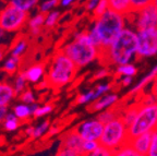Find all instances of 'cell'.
<instances>
[{"label": "cell", "mask_w": 157, "mask_h": 156, "mask_svg": "<svg viewBox=\"0 0 157 156\" xmlns=\"http://www.w3.org/2000/svg\"><path fill=\"white\" fill-rule=\"evenodd\" d=\"M12 111L14 112V115L19 118L21 121H26L33 116V111L31 105H27L24 103H19L15 104L12 108Z\"/></svg>", "instance_id": "18"}, {"label": "cell", "mask_w": 157, "mask_h": 156, "mask_svg": "<svg viewBox=\"0 0 157 156\" xmlns=\"http://www.w3.org/2000/svg\"><path fill=\"white\" fill-rule=\"evenodd\" d=\"M108 70H106V69H101V70H98L97 71V73L94 76V79H103V78H105V76H108Z\"/></svg>", "instance_id": "44"}, {"label": "cell", "mask_w": 157, "mask_h": 156, "mask_svg": "<svg viewBox=\"0 0 157 156\" xmlns=\"http://www.w3.org/2000/svg\"><path fill=\"white\" fill-rule=\"evenodd\" d=\"M137 53V35L133 29L125 27L115 38L110 46L101 50L99 59L110 64L121 66L130 64Z\"/></svg>", "instance_id": "1"}, {"label": "cell", "mask_w": 157, "mask_h": 156, "mask_svg": "<svg viewBox=\"0 0 157 156\" xmlns=\"http://www.w3.org/2000/svg\"><path fill=\"white\" fill-rule=\"evenodd\" d=\"M17 97H19L20 102L24 103V104H27V105H32V104H34L35 103L34 93H33L32 90H29V88H26L24 92L21 93Z\"/></svg>", "instance_id": "32"}, {"label": "cell", "mask_w": 157, "mask_h": 156, "mask_svg": "<svg viewBox=\"0 0 157 156\" xmlns=\"http://www.w3.org/2000/svg\"><path fill=\"white\" fill-rule=\"evenodd\" d=\"M78 69L75 64L62 50L56 53L47 71L46 81L48 86L59 88L69 84L74 79Z\"/></svg>", "instance_id": "4"}, {"label": "cell", "mask_w": 157, "mask_h": 156, "mask_svg": "<svg viewBox=\"0 0 157 156\" xmlns=\"http://www.w3.org/2000/svg\"><path fill=\"white\" fill-rule=\"evenodd\" d=\"M117 73L123 76H134L137 73V69L132 64H121V66H117Z\"/></svg>", "instance_id": "28"}, {"label": "cell", "mask_w": 157, "mask_h": 156, "mask_svg": "<svg viewBox=\"0 0 157 156\" xmlns=\"http://www.w3.org/2000/svg\"><path fill=\"white\" fill-rule=\"evenodd\" d=\"M27 47H29V44H27V41L25 38H19L17 39L14 44H13L12 48L10 50V56H14V57H21L26 53Z\"/></svg>", "instance_id": "22"}, {"label": "cell", "mask_w": 157, "mask_h": 156, "mask_svg": "<svg viewBox=\"0 0 157 156\" xmlns=\"http://www.w3.org/2000/svg\"><path fill=\"white\" fill-rule=\"evenodd\" d=\"M56 156H84V155L78 153V152L73 151V150H71V149H68V147H64L60 145Z\"/></svg>", "instance_id": "40"}, {"label": "cell", "mask_w": 157, "mask_h": 156, "mask_svg": "<svg viewBox=\"0 0 157 156\" xmlns=\"http://www.w3.org/2000/svg\"><path fill=\"white\" fill-rule=\"evenodd\" d=\"M9 109H8V106H0V124H2L3 120L7 117Z\"/></svg>", "instance_id": "43"}, {"label": "cell", "mask_w": 157, "mask_h": 156, "mask_svg": "<svg viewBox=\"0 0 157 156\" xmlns=\"http://www.w3.org/2000/svg\"><path fill=\"white\" fill-rule=\"evenodd\" d=\"M137 53L139 58H148L157 55V27L137 29Z\"/></svg>", "instance_id": "8"}, {"label": "cell", "mask_w": 157, "mask_h": 156, "mask_svg": "<svg viewBox=\"0 0 157 156\" xmlns=\"http://www.w3.org/2000/svg\"><path fill=\"white\" fill-rule=\"evenodd\" d=\"M104 126L105 124L103 122L95 118V119L84 120L74 129L84 141H99L104 131Z\"/></svg>", "instance_id": "9"}, {"label": "cell", "mask_w": 157, "mask_h": 156, "mask_svg": "<svg viewBox=\"0 0 157 156\" xmlns=\"http://www.w3.org/2000/svg\"><path fill=\"white\" fill-rule=\"evenodd\" d=\"M152 95L154 96V98L157 102V76L153 81V88H152Z\"/></svg>", "instance_id": "45"}, {"label": "cell", "mask_w": 157, "mask_h": 156, "mask_svg": "<svg viewBox=\"0 0 157 156\" xmlns=\"http://www.w3.org/2000/svg\"><path fill=\"white\" fill-rule=\"evenodd\" d=\"M59 3H60V0H45V1H43V2L39 5L38 11L47 14L48 12L52 11Z\"/></svg>", "instance_id": "31"}, {"label": "cell", "mask_w": 157, "mask_h": 156, "mask_svg": "<svg viewBox=\"0 0 157 156\" xmlns=\"http://www.w3.org/2000/svg\"><path fill=\"white\" fill-rule=\"evenodd\" d=\"M99 1H101V0H87V1H86V6H85L86 10H87V11H94Z\"/></svg>", "instance_id": "42"}, {"label": "cell", "mask_w": 157, "mask_h": 156, "mask_svg": "<svg viewBox=\"0 0 157 156\" xmlns=\"http://www.w3.org/2000/svg\"><path fill=\"white\" fill-rule=\"evenodd\" d=\"M133 76H124V78L122 79V85L123 86H129L131 84V83L133 82Z\"/></svg>", "instance_id": "47"}, {"label": "cell", "mask_w": 157, "mask_h": 156, "mask_svg": "<svg viewBox=\"0 0 157 156\" xmlns=\"http://www.w3.org/2000/svg\"><path fill=\"white\" fill-rule=\"evenodd\" d=\"M54 109V106L50 105V104H46V105L39 106L38 109L35 111L34 117L35 118H40V117H45V116L49 115L50 112Z\"/></svg>", "instance_id": "35"}, {"label": "cell", "mask_w": 157, "mask_h": 156, "mask_svg": "<svg viewBox=\"0 0 157 156\" xmlns=\"http://www.w3.org/2000/svg\"><path fill=\"white\" fill-rule=\"evenodd\" d=\"M17 97L12 84L0 82V106H9Z\"/></svg>", "instance_id": "15"}, {"label": "cell", "mask_w": 157, "mask_h": 156, "mask_svg": "<svg viewBox=\"0 0 157 156\" xmlns=\"http://www.w3.org/2000/svg\"><path fill=\"white\" fill-rule=\"evenodd\" d=\"M99 145H101L99 141H84V143H83V153H84V155L94 152L98 146H99Z\"/></svg>", "instance_id": "39"}, {"label": "cell", "mask_w": 157, "mask_h": 156, "mask_svg": "<svg viewBox=\"0 0 157 156\" xmlns=\"http://www.w3.org/2000/svg\"><path fill=\"white\" fill-rule=\"evenodd\" d=\"M108 9H109V3H108V0H101V1L98 2L97 7H96L95 10L93 11L94 17H95V18L101 17V15L104 14V13H105Z\"/></svg>", "instance_id": "34"}, {"label": "cell", "mask_w": 157, "mask_h": 156, "mask_svg": "<svg viewBox=\"0 0 157 156\" xmlns=\"http://www.w3.org/2000/svg\"><path fill=\"white\" fill-rule=\"evenodd\" d=\"M7 34L8 32H6L5 29L0 26V44H3V41L7 39Z\"/></svg>", "instance_id": "46"}, {"label": "cell", "mask_w": 157, "mask_h": 156, "mask_svg": "<svg viewBox=\"0 0 157 156\" xmlns=\"http://www.w3.org/2000/svg\"><path fill=\"white\" fill-rule=\"evenodd\" d=\"M61 50L73 61L78 68H84L91 64L101 56L99 48L94 46L90 41L87 31L75 33L73 39L69 41Z\"/></svg>", "instance_id": "2"}, {"label": "cell", "mask_w": 157, "mask_h": 156, "mask_svg": "<svg viewBox=\"0 0 157 156\" xmlns=\"http://www.w3.org/2000/svg\"><path fill=\"white\" fill-rule=\"evenodd\" d=\"M29 19V12L10 3L0 11V26L8 33L19 32L27 24Z\"/></svg>", "instance_id": "7"}, {"label": "cell", "mask_w": 157, "mask_h": 156, "mask_svg": "<svg viewBox=\"0 0 157 156\" xmlns=\"http://www.w3.org/2000/svg\"><path fill=\"white\" fill-rule=\"evenodd\" d=\"M25 76L29 83L32 84H38L44 80L45 76V66L43 64H36L29 67L26 70H24Z\"/></svg>", "instance_id": "14"}, {"label": "cell", "mask_w": 157, "mask_h": 156, "mask_svg": "<svg viewBox=\"0 0 157 156\" xmlns=\"http://www.w3.org/2000/svg\"><path fill=\"white\" fill-rule=\"evenodd\" d=\"M58 132H60V128L59 127H52L50 129H49L48 131V137H52V135H55V134H57Z\"/></svg>", "instance_id": "49"}, {"label": "cell", "mask_w": 157, "mask_h": 156, "mask_svg": "<svg viewBox=\"0 0 157 156\" xmlns=\"http://www.w3.org/2000/svg\"><path fill=\"white\" fill-rule=\"evenodd\" d=\"M119 97L117 94H108V95H103L98 99L94 100L91 103V106L88 107L90 111H103L107 108L111 107L118 102Z\"/></svg>", "instance_id": "13"}, {"label": "cell", "mask_w": 157, "mask_h": 156, "mask_svg": "<svg viewBox=\"0 0 157 156\" xmlns=\"http://www.w3.org/2000/svg\"><path fill=\"white\" fill-rule=\"evenodd\" d=\"M146 156H157V131H153L152 135V142H151V146L148 150V153Z\"/></svg>", "instance_id": "41"}, {"label": "cell", "mask_w": 157, "mask_h": 156, "mask_svg": "<svg viewBox=\"0 0 157 156\" xmlns=\"http://www.w3.org/2000/svg\"><path fill=\"white\" fill-rule=\"evenodd\" d=\"M110 88H111L110 84H101V85H98L97 88L94 90V100L98 99L99 97H101L103 95H105L106 93L110 90Z\"/></svg>", "instance_id": "38"}, {"label": "cell", "mask_w": 157, "mask_h": 156, "mask_svg": "<svg viewBox=\"0 0 157 156\" xmlns=\"http://www.w3.org/2000/svg\"><path fill=\"white\" fill-rule=\"evenodd\" d=\"M152 135H153V132H145V133H142L140 135H137V137L130 139L128 141V143L130 144L136 152L146 156L151 146Z\"/></svg>", "instance_id": "12"}, {"label": "cell", "mask_w": 157, "mask_h": 156, "mask_svg": "<svg viewBox=\"0 0 157 156\" xmlns=\"http://www.w3.org/2000/svg\"><path fill=\"white\" fill-rule=\"evenodd\" d=\"M49 129H50V123H49L48 120H46V121H44V122H40L39 124H37V126L34 127V132H33L32 138H34V139L42 138L43 135L48 133Z\"/></svg>", "instance_id": "29"}, {"label": "cell", "mask_w": 157, "mask_h": 156, "mask_svg": "<svg viewBox=\"0 0 157 156\" xmlns=\"http://www.w3.org/2000/svg\"><path fill=\"white\" fill-rule=\"evenodd\" d=\"M127 15L108 9L101 17L95 18L93 27L101 41V50L110 46L115 38L125 29Z\"/></svg>", "instance_id": "3"}, {"label": "cell", "mask_w": 157, "mask_h": 156, "mask_svg": "<svg viewBox=\"0 0 157 156\" xmlns=\"http://www.w3.org/2000/svg\"><path fill=\"white\" fill-rule=\"evenodd\" d=\"M153 3H154V5L157 7V0H153Z\"/></svg>", "instance_id": "52"}, {"label": "cell", "mask_w": 157, "mask_h": 156, "mask_svg": "<svg viewBox=\"0 0 157 156\" xmlns=\"http://www.w3.org/2000/svg\"><path fill=\"white\" fill-rule=\"evenodd\" d=\"M60 12L57 11V10H52L50 12H48L46 14V20H45V26L48 27V29H52L55 25L57 24V22L60 19Z\"/></svg>", "instance_id": "30"}, {"label": "cell", "mask_w": 157, "mask_h": 156, "mask_svg": "<svg viewBox=\"0 0 157 156\" xmlns=\"http://www.w3.org/2000/svg\"><path fill=\"white\" fill-rule=\"evenodd\" d=\"M117 117H119V111L117 110L116 106H113V107H109V108H107V109L103 110V111L97 116V119L101 122H103L104 124H106Z\"/></svg>", "instance_id": "25"}, {"label": "cell", "mask_w": 157, "mask_h": 156, "mask_svg": "<svg viewBox=\"0 0 157 156\" xmlns=\"http://www.w3.org/2000/svg\"><path fill=\"white\" fill-rule=\"evenodd\" d=\"M39 0H10V5L14 6L19 9L29 12L32 9H34L38 5Z\"/></svg>", "instance_id": "26"}, {"label": "cell", "mask_w": 157, "mask_h": 156, "mask_svg": "<svg viewBox=\"0 0 157 156\" xmlns=\"http://www.w3.org/2000/svg\"><path fill=\"white\" fill-rule=\"evenodd\" d=\"M156 76H157V66H155L154 68H153L152 70H151L150 72H148V73H147L146 76H145L144 78L140 81V82L137 83L136 85H135L134 88L130 91V92H129V95H134V94L139 93L142 88H145V85H146L147 83L154 81V79L156 78Z\"/></svg>", "instance_id": "19"}, {"label": "cell", "mask_w": 157, "mask_h": 156, "mask_svg": "<svg viewBox=\"0 0 157 156\" xmlns=\"http://www.w3.org/2000/svg\"><path fill=\"white\" fill-rule=\"evenodd\" d=\"M128 127L121 116L115 118L104 126L103 134L99 140L101 145L115 151L128 143Z\"/></svg>", "instance_id": "6"}, {"label": "cell", "mask_w": 157, "mask_h": 156, "mask_svg": "<svg viewBox=\"0 0 157 156\" xmlns=\"http://www.w3.org/2000/svg\"><path fill=\"white\" fill-rule=\"evenodd\" d=\"M24 132H25V134H26L27 137H31L32 138V135H33V132H34V126H27L26 128H25V130H24Z\"/></svg>", "instance_id": "48"}, {"label": "cell", "mask_w": 157, "mask_h": 156, "mask_svg": "<svg viewBox=\"0 0 157 156\" xmlns=\"http://www.w3.org/2000/svg\"><path fill=\"white\" fill-rule=\"evenodd\" d=\"M113 150L108 149V147L104 146V145H99L94 152L86 154L84 156H113Z\"/></svg>", "instance_id": "33"}, {"label": "cell", "mask_w": 157, "mask_h": 156, "mask_svg": "<svg viewBox=\"0 0 157 156\" xmlns=\"http://www.w3.org/2000/svg\"><path fill=\"white\" fill-rule=\"evenodd\" d=\"M83 143H84V140L82 139L81 135L76 132L75 129L67 132L63 137H62V140H61V146L71 149V150H73V151L78 152V153L82 154V155H84Z\"/></svg>", "instance_id": "11"}, {"label": "cell", "mask_w": 157, "mask_h": 156, "mask_svg": "<svg viewBox=\"0 0 157 156\" xmlns=\"http://www.w3.org/2000/svg\"><path fill=\"white\" fill-rule=\"evenodd\" d=\"M108 3H109V9L127 17L132 12L131 0H108Z\"/></svg>", "instance_id": "17"}, {"label": "cell", "mask_w": 157, "mask_h": 156, "mask_svg": "<svg viewBox=\"0 0 157 156\" xmlns=\"http://www.w3.org/2000/svg\"><path fill=\"white\" fill-rule=\"evenodd\" d=\"M21 120L14 115V112L13 111H9L8 112L7 117L6 119L3 120L2 122V127L6 131L8 132H13L20 127V124H21Z\"/></svg>", "instance_id": "20"}, {"label": "cell", "mask_w": 157, "mask_h": 156, "mask_svg": "<svg viewBox=\"0 0 157 156\" xmlns=\"http://www.w3.org/2000/svg\"><path fill=\"white\" fill-rule=\"evenodd\" d=\"M3 56H5V49H3L2 46H0V62L2 61Z\"/></svg>", "instance_id": "51"}, {"label": "cell", "mask_w": 157, "mask_h": 156, "mask_svg": "<svg viewBox=\"0 0 157 156\" xmlns=\"http://www.w3.org/2000/svg\"><path fill=\"white\" fill-rule=\"evenodd\" d=\"M27 83H29V81L26 80L24 71H20V72H17V74L15 76L14 81H13V84H12L17 96L27 88Z\"/></svg>", "instance_id": "21"}, {"label": "cell", "mask_w": 157, "mask_h": 156, "mask_svg": "<svg viewBox=\"0 0 157 156\" xmlns=\"http://www.w3.org/2000/svg\"><path fill=\"white\" fill-rule=\"evenodd\" d=\"M74 1H75V0H60V5H61L62 7H69V6L72 5Z\"/></svg>", "instance_id": "50"}, {"label": "cell", "mask_w": 157, "mask_h": 156, "mask_svg": "<svg viewBox=\"0 0 157 156\" xmlns=\"http://www.w3.org/2000/svg\"><path fill=\"white\" fill-rule=\"evenodd\" d=\"M20 61H21V58H19V57L10 56L9 58L6 59L5 62H3V66H2L3 71L7 72L8 74L17 73V70H19Z\"/></svg>", "instance_id": "23"}, {"label": "cell", "mask_w": 157, "mask_h": 156, "mask_svg": "<svg viewBox=\"0 0 157 156\" xmlns=\"http://www.w3.org/2000/svg\"><path fill=\"white\" fill-rule=\"evenodd\" d=\"M135 13V26L137 29L157 27V7L154 3L146 6Z\"/></svg>", "instance_id": "10"}, {"label": "cell", "mask_w": 157, "mask_h": 156, "mask_svg": "<svg viewBox=\"0 0 157 156\" xmlns=\"http://www.w3.org/2000/svg\"><path fill=\"white\" fill-rule=\"evenodd\" d=\"M141 104H136V105H132V106H129L121 114V118L122 120L124 121V123L127 124V127H129L131 123L133 122V120L135 119L136 117V114L139 111V108H140Z\"/></svg>", "instance_id": "24"}, {"label": "cell", "mask_w": 157, "mask_h": 156, "mask_svg": "<svg viewBox=\"0 0 157 156\" xmlns=\"http://www.w3.org/2000/svg\"><path fill=\"white\" fill-rule=\"evenodd\" d=\"M156 131H157V127H156Z\"/></svg>", "instance_id": "53"}, {"label": "cell", "mask_w": 157, "mask_h": 156, "mask_svg": "<svg viewBox=\"0 0 157 156\" xmlns=\"http://www.w3.org/2000/svg\"><path fill=\"white\" fill-rule=\"evenodd\" d=\"M45 20H46V14L39 12V11L29 19L27 27H29V33L33 36H38L42 33V27L45 26Z\"/></svg>", "instance_id": "16"}, {"label": "cell", "mask_w": 157, "mask_h": 156, "mask_svg": "<svg viewBox=\"0 0 157 156\" xmlns=\"http://www.w3.org/2000/svg\"><path fill=\"white\" fill-rule=\"evenodd\" d=\"M113 156H144L142 154H140L139 152H136L129 143H125L124 145L120 146L119 149L113 151Z\"/></svg>", "instance_id": "27"}, {"label": "cell", "mask_w": 157, "mask_h": 156, "mask_svg": "<svg viewBox=\"0 0 157 156\" xmlns=\"http://www.w3.org/2000/svg\"><path fill=\"white\" fill-rule=\"evenodd\" d=\"M94 100V90L87 91V92L83 93L78 96L76 102L80 105H83V104H87V103H92Z\"/></svg>", "instance_id": "37"}, {"label": "cell", "mask_w": 157, "mask_h": 156, "mask_svg": "<svg viewBox=\"0 0 157 156\" xmlns=\"http://www.w3.org/2000/svg\"><path fill=\"white\" fill-rule=\"evenodd\" d=\"M153 3V0H131V9L132 12H137L146 6Z\"/></svg>", "instance_id": "36"}, {"label": "cell", "mask_w": 157, "mask_h": 156, "mask_svg": "<svg viewBox=\"0 0 157 156\" xmlns=\"http://www.w3.org/2000/svg\"><path fill=\"white\" fill-rule=\"evenodd\" d=\"M157 127V102L153 96L142 103L132 123L128 127L129 140L145 132H153Z\"/></svg>", "instance_id": "5"}]
</instances>
